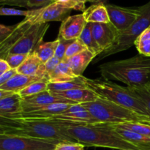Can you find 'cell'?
Wrapping results in <instances>:
<instances>
[{"label": "cell", "mask_w": 150, "mask_h": 150, "mask_svg": "<svg viewBox=\"0 0 150 150\" xmlns=\"http://www.w3.org/2000/svg\"><path fill=\"white\" fill-rule=\"evenodd\" d=\"M81 78L86 87L95 92L100 99L110 101L150 118L149 111L143 102L127 87H123L110 81L91 79L83 76Z\"/></svg>", "instance_id": "4"}, {"label": "cell", "mask_w": 150, "mask_h": 150, "mask_svg": "<svg viewBox=\"0 0 150 150\" xmlns=\"http://www.w3.org/2000/svg\"><path fill=\"white\" fill-rule=\"evenodd\" d=\"M29 54H10L5 57L4 59L7 61L11 69L17 70L26 60Z\"/></svg>", "instance_id": "33"}, {"label": "cell", "mask_w": 150, "mask_h": 150, "mask_svg": "<svg viewBox=\"0 0 150 150\" xmlns=\"http://www.w3.org/2000/svg\"><path fill=\"white\" fill-rule=\"evenodd\" d=\"M111 125L114 127L115 131L118 134H120L123 139L134 144L141 150H150V137L149 136L139 134V133L125 130V129L120 128L117 126H114L113 124H111Z\"/></svg>", "instance_id": "22"}, {"label": "cell", "mask_w": 150, "mask_h": 150, "mask_svg": "<svg viewBox=\"0 0 150 150\" xmlns=\"http://www.w3.org/2000/svg\"><path fill=\"white\" fill-rule=\"evenodd\" d=\"M58 103L70 104V105L78 104L76 103L73 102V101L65 99V98L54 96L53 95H51V93L48 90L37 94V95L22 98V107L39 106V105H51V104Z\"/></svg>", "instance_id": "16"}, {"label": "cell", "mask_w": 150, "mask_h": 150, "mask_svg": "<svg viewBox=\"0 0 150 150\" xmlns=\"http://www.w3.org/2000/svg\"><path fill=\"white\" fill-rule=\"evenodd\" d=\"M86 23L83 14L70 16L62 22L59 35L67 40L79 39Z\"/></svg>", "instance_id": "14"}, {"label": "cell", "mask_w": 150, "mask_h": 150, "mask_svg": "<svg viewBox=\"0 0 150 150\" xmlns=\"http://www.w3.org/2000/svg\"><path fill=\"white\" fill-rule=\"evenodd\" d=\"M50 118L70 122L78 125L100 123L81 104H76L70 107L62 114L51 117Z\"/></svg>", "instance_id": "12"}, {"label": "cell", "mask_w": 150, "mask_h": 150, "mask_svg": "<svg viewBox=\"0 0 150 150\" xmlns=\"http://www.w3.org/2000/svg\"><path fill=\"white\" fill-rule=\"evenodd\" d=\"M59 141L0 134V150H54Z\"/></svg>", "instance_id": "7"}, {"label": "cell", "mask_w": 150, "mask_h": 150, "mask_svg": "<svg viewBox=\"0 0 150 150\" xmlns=\"http://www.w3.org/2000/svg\"><path fill=\"white\" fill-rule=\"evenodd\" d=\"M1 5H13L28 7V0H0Z\"/></svg>", "instance_id": "39"}, {"label": "cell", "mask_w": 150, "mask_h": 150, "mask_svg": "<svg viewBox=\"0 0 150 150\" xmlns=\"http://www.w3.org/2000/svg\"><path fill=\"white\" fill-rule=\"evenodd\" d=\"M139 54L150 57V27L144 31L134 43Z\"/></svg>", "instance_id": "29"}, {"label": "cell", "mask_w": 150, "mask_h": 150, "mask_svg": "<svg viewBox=\"0 0 150 150\" xmlns=\"http://www.w3.org/2000/svg\"><path fill=\"white\" fill-rule=\"evenodd\" d=\"M133 94L141 100L150 114V83L144 86H127Z\"/></svg>", "instance_id": "30"}, {"label": "cell", "mask_w": 150, "mask_h": 150, "mask_svg": "<svg viewBox=\"0 0 150 150\" xmlns=\"http://www.w3.org/2000/svg\"><path fill=\"white\" fill-rule=\"evenodd\" d=\"M112 23L119 33L128 29L140 16V10L138 7H123L114 4H105Z\"/></svg>", "instance_id": "10"}, {"label": "cell", "mask_w": 150, "mask_h": 150, "mask_svg": "<svg viewBox=\"0 0 150 150\" xmlns=\"http://www.w3.org/2000/svg\"><path fill=\"white\" fill-rule=\"evenodd\" d=\"M22 98L19 93H13L0 99V117H6L21 111Z\"/></svg>", "instance_id": "20"}, {"label": "cell", "mask_w": 150, "mask_h": 150, "mask_svg": "<svg viewBox=\"0 0 150 150\" xmlns=\"http://www.w3.org/2000/svg\"><path fill=\"white\" fill-rule=\"evenodd\" d=\"M95 56L89 51L88 49L85 50L83 52L70 58L64 59L66 63L68 64L69 67L72 70L76 77L81 76L84 70L89 64V63L95 58Z\"/></svg>", "instance_id": "18"}, {"label": "cell", "mask_w": 150, "mask_h": 150, "mask_svg": "<svg viewBox=\"0 0 150 150\" xmlns=\"http://www.w3.org/2000/svg\"><path fill=\"white\" fill-rule=\"evenodd\" d=\"M11 69L10 66L4 59H0V76L4 74L7 71Z\"/></svg>", "instance_id": "43"}, {"label": "cell", "mask_w": 150, "mask_h": 150, "mask_svg": "<svg viewBox=\"0 0 150 150\" xmlns=\"http://www.w3.org/2000/svg\"><path fill=\"white\" fill-rule=\"evenodd\" d=\"M51 93L54 96L65 98L78 104L92 102L99 98L95 92L88 88L71 89V90L64 91V92H51Z\"/></svg>", "instance_id": "17"}, {"label": "cell", "mask_w": 150, "mask_h": 150, "mask_svg": "<svg viewBox=\"0 0 150 150\" xmlns=\"http://www.w3.org/2000/svg\"><path fill=\"white\" fill-rule=\"evenodd\" d=\"M70 104H51V105H39V106L22 107L21 111L17 114L6 117V118H32V119H46L62 114L68 109Z\"/></svg>", "instance_id": "11"}, {"label": "cell", "mask_w": 150, "mask_h": 150, "mask_svg": "<svg viewBox=\"0 0 150 150\" xmlns=\"http://www.w3.org/2000/svg\"><path fill=\"white\" fill-rule=\"evenodd\" d=\"M48 28L49 24L48 23H34L27 32L10 48L7 55L10 54H30L33 53L38 44L42 41Z\"/></svg>", "instance_id": "8"}, {"label": "cell", "mask_w": 150, "mask_h": 150, "mask_svg": "<svg viewBox=\"0 0 150 150\" xmlns=\"http://www.w3.org/2000/svg\"><path fill=\"white\" fill-rule=\"evenodd\" d=\"M33 24L28 18H25L20 23L13 25V30L5 39L0 42V59H5L10 48L27 32Z\"/></svg>", "instance_id": "15"}, {"label": "cell", "mask_w": 150, "mask_h": 150, "mask_svg": "<svg viewBox=\"0 0 150 150\" xmlns=\"http://www.w3.org/2000/svg\"><path fill=\"white\" fill-rule=\"evenodd\" d=\"M99 69L105 81H117L127 86H144L150 83V57L140 54L126 59L104 63Z\"/></svg>", "instance_id": "3"}, {"label": "cell", "mask_w": 150, "mask_h": 150, "mask_svg": "<svg viewBox=\"0 0 150 150\" xmlns=\"http://www.w3.org/2000/svg\"><path fill=\"white\" fill-rule=\"evenodd\" d=\"M62 61H60L57 57L54 56L53 58H51V59L48 60L47 62H45V70H46V73H47V76L46 78L48 77V74L53 72L54 70V69L58 66V64L61 62Z\"/></svg>", "instance_id": "38"}, {"label": "cell", "mask_w": 150, "mask_h": 150, "mask_svg": "<svg viewBox=\"0 0 150 150\" xmlns=\"http://www.w3.org/2000/svg\"><path fill=\"white\" fill-rule=\"evenodd\" d=\"M61 127L48 119H11L0 117V134L77 143L62 131Z\"/></svg>", "instance_id": "2"}, {"label": "cell", "mask_w": 150, "mask_h": 150, "mask_svg": "<svg viewBox=\"0 0 150 150\" xmlns=\"http://www.w3.org/2000/svg\"><path fill=\"white\" fill-rule=\"evenodd\" d=\"M114 126L120 127V128L130 130L139 134L144 135V136L150 137V125L142 123H133V122H125L121 124H113Z\"/></svg>", "instance_id": "31"}, {"label": "cell", "mask_w": 150, "mask_h": 150, "mask_svg": "<svg viewBox=\"0 0 150 150\" xmlns=\"http://www.w3.org/2000/svg\"><path fill=\"white\" fill-rule=\"evenodd\" d=\"M86 49L87 48H86L84 44L80 40H73L70 43V45L67 48L65 53V56H64V59H67L70 58V57H74L76 54H80V53L83 52V51H85Z\"/></svg>", "instance_id": "32"}, {"label": "cell", "mask_w": 150, "mask_h": 150, "mask_svg": "<svg viewBox=\"0 0 150 150\" xmlns=\"http://www.w3.org/2000/svg\"><path fill=\"white\" fill-rule=\"evenodd\" d=\"M72 9L59 2L51 4L39 9L32 10L28 18L33 23H46L50 21H62L70 16Z\"/></svg>", "instance_id": "9"}, {"label": "cell", "mask_w": 150, "mask_h": 150, "mask_svg": "<svg viewBox=\"0 0 150 150\" xmlns=\"http://www.w3.org/2000/svg\"><path fill=\"white\" fill-rule=\"evenodd\" d=\"M13 26H7L3 24L0 25V42L7 38V35L13 30Z\"/></svg>", "instance_id": "42"}, {"label": "cell", "mask_w": 150, "mask_h": 150, "mask_svg": "<svg viewBox=\"0 0 150 150\" xmlns=\"http://www.w3.org/2000/svg\"><path fill=\"white\" fill-rule=\"evenodd\" d=\"M140 16L137 20L124 32L119 33L117 42L114 45L103 51L100 54L94 59V62H98L100 60L117 54L122 51L131 48L135 43L139 35L144 30L150 27V1L144 5L139 7Z\"/></svg>", "instance_id": "6"}, {"label": "cell", "mask_w": 150, "mask_h": 150, "mask_svg": "<svg viewBox=\"0 0 150 150\" xmlns=\"http://www.w3.org/2000/svg\"><path fill=\"white\" fill-rule=\"evenodd\" d=\"M57 39L59 40V43L58 45H57V50H56L55 57H57L60 61H63L64 59L66 51H67L68 46L73 40H67L62 38L60 35H58Z\"/></svg>", "instance_id": "34"}, {"label": "cell", "mask_w": 150, "mask_h": 150, "mask_svg": "<svg viewBox=\"0 0 150 150\" xmlns=\"http://www.w3.org/2000/svg\"><path fill=\"white\" fill-rule=\"evenodd\" d=\"M86 2H87V1H89V2H91V1H92V0H86Z\"/></svg>", "instance_id": "45"}, {"label": "cell", "mask_w": 150, "mask_h": 150, "mask_svg": "<svg viewBox=\"0 0 150 150\" xmlns=\"http://www.w3.org/2000/svg\"><path fill=\"white\" fill-rule=\"evenodd\" d=\"M59 43V40L57 39L51 42L41 41L34 51V54L40 59L43 64L51 59L55 56L56 50Z\"/></svg>", "instance_id": "24"}, {"label": "cell", "mask_w": 150, "mask_h": 150, "mask_svg": "<svg viewBox=\"0 0 150 150\" xmlns=\"http://www.w3.org/2000/svg\"><path fill=\"white\" fill-rule=\"evenodd\" d=\"M48 83H49V81L47 79H43L40 81H38L34 82V83H31L30 85L26 86V88L22 89L19 92V95L23 98L45 92V91L48 90Z\"/></svg>", "instance_id": "28"}, {"label": "cell", "mask_w": 150, "mask_h": 150, "mask_svg": "<svg viewBox=\"0 0 150 150\" xmlns=\"http://www.w3.org/2000/svg\"><path fill=\"white\" fill-rule=\"evenodd\" d=\"M81 105L101 123L121 124L133 122L150 125L149 117L140 115L131 110L100 98L92 102L82 103Z\"/></svg>", "instance_id": "5"}, {"label": "cell", "mask_w": 150, "mask_h": 150, "mask_svg": "<svg viewBox=\"0 0 150 150\" xmlns=\"http://www.w3.org/2000/svg\"><path fill=\"white\" fill-rule=\"evenodd\" d=\"M32 13V10H21L14 8H7V7H1L0 9V15L1 16H18L28 17Z\"/></svg>", "instance_id": "36"}, {"label": "cell", "mask_w": 150, "mask_h": 150, "mask_svg": "<svg viewBox=\"0 0 150 150\" xmlns=\"http://www.w3.org/2000/svg\"><path fill=\"white\" fill-rule=\"evenodd\" d=\"M92 32L97 43L103 49H108L117 42L119 32L112 23H92Z\"/></svg>", "instance_id": "13"}, {"label": "cell", "mask_w": 150, "mask_h": 150, "mask_svg": "<svg viewBox=\"0 0 150 150\" xmlns=\"http://www.w3.org/2000/svg\"><path fill=\"white\" fill-rule=\"evenodd\" d=\"M43 63L34 53L29 54L23 64L17 69L18 73L20 74L29 76H38L40 66Z\"/></svg>", "instance_id": "25"}, {"label": "cell", "mask_w": 150, "mask_h": 150, "mask_svg": "<svg viewBox=\"0 0 150 150\" xmlns=\"http://www.w3.org/2000/svg\"><path fill=\"white\" fill-rule=\"evenodd\" d=\"M17 73H18L16 69H10V70H8L6 73H4V74L0 76V85H3L4 83H7L12 78L14 77Z\"/></svg>", "instance_id": "40"}, {"label": "cell", "mask_w": 150, "mask_h": 150, "mask_svg": "<svg viewBox=\"0 0 150 150\" xmlns=\"http://www.w3.org/2000/svg\"><path fill=\"white\" fill-rule=\"evenodd\" d=\"M108 0H92L91 2L94 4H107Z\"/></svg>", "instance_id": "44"}, {"label": "cell", "mask_w": 150, "mask_h": 150, "mask_svg": "<svg viewBox=\"0 0 150 150\" xmlns=\"http://www.w3.org/2000/svg\"><path fill=\"white\" fill-rule=\"evenodd\" d=\"M76 78L78 77L75 76L70 67L66 63V62L62 61L58 64V66L54 69V71L48 74L47 79L49 81V82L57 83V82L74 80Z\"/></svg>", "instance_id": "23"}, {"label": "cell", "mask_w": 150, "mask_h": 150, "mask_svg": "<svg viewBox=\"0 0 150 150\" xmlns=\"http://www.w3.org/2000/svg\"><path fill=\"white\" fill-rule=\"evenodd\" d=\"M51 0H28V7H43L51 4Z\"/></svg>", "instance_id": "41"}, {"label": "cell", "mask_w": 150, "mask_h": 150, "mask_svg": "<svg viewBox=\"0 0 150 150\" xmlns=\"http://www.w3.org/2000/svg\"><path fill=\"white\" fill-rule=\"evenodd\" d=\"M52 2H59L67 6L69 8L79 11H84L86 0H51Z\"/></svg>", "instance_id": "35"}, {"label": "cell", "mask_w": 150, "mask_h": 150, "mask_svg": "<svg viewBox=\"0 0 150 150\" xmlns=\"http://www.w3.org/2000/svg\"><path fill=\"white\" fill-rule=\"evenodd\" d=\"M77 143L85 146L109 148L119 150H141L123 139L110 123L81 125L61 127Z\"/></svg>", "instance_id": "1"}, {"label": "cell", "mask_w": 150, "mask_h": 150, "mask_svg": "<svg viewBox=\"0 0 150 150\" xmlns=\"http://www.w3.org/2000/svg\"><path fill=\"white\" fill-rule=\"evenodd\" d=\"M43 79L38 76H29L17 73L14 77L12 78L7 83L0 85V89L10 92L19 93L22 89L26 88L31 83Z\"/></svg>", "instance_id": "19"}, {"label": "cell", "mask_w": 150, "mask_h": 150, "mask_svg": "<svg viewBox=\"0 0 150 150\" xmlns=\"http://www.w3.org/2000/svg\"><path fill=\"white\" fill-rule=\"evenodd\" d=\"M86 46L89 51H90L95 57H98L103 52V49L97 43L92 32V23H87L83 32L79 38Z\"/></svg>", "instance_id": "27"}, {"label": "cell", "mask_w": 150, "mask_h": 150, "mask_svg": "<svg viewBox=\"0 0 150 150\" xmlns=\"http://www.w3.org/2000/svg\"><path fill=\"white\" fill-rule=\"evenodd\" d=\"M85 146L76 142H59L54 150H84Z\"/></svg>", "instance_id": "37"}, {"label": "cell", "mask_w": 150, "mask_h": 150, "mask_svg": "<svg viewBox=\"0 0 150 150\" xmlns=\"http://www.w3.org/2000/svg\"><path fill=\"white\" fill-rule=\"evenodd\" d=\"M82 14L87 23H110L108 10L105 4H92L86 9Z\"/></svg>", "instance_id": "21"}, {"label": "cell", "mask_w": 150, "mask_h": 150, "mask_svg": "<svg viewBox=\"0 0 150 150\" xmlns=\"http://www.w3.org/2000/svg\"><path fill=\"white\" fill-rule=\"evenodd\" d=\"M85 88L87 87L83 82L81 76H79V77L75 79L74 80L67 81L57 82V83L49 82L48 86V90L50 92H59L71 90V89H85Z\"/></svg>", "instance_id": "26"}]
</instances>
